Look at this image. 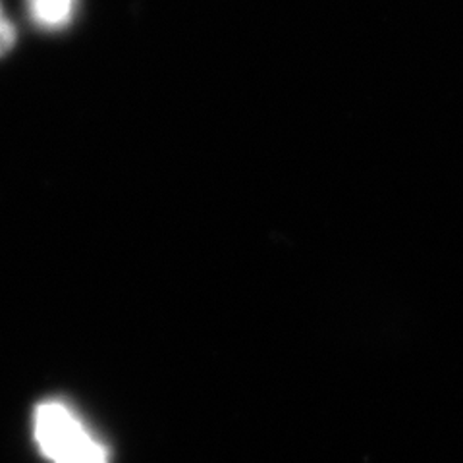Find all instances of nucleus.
<instances>
[{"mask_svg":"<svg viewBox=\"0 0 463 463\" xmlns=\"http://www.w3.org/2000/svg\"><path fill=\"white\" fill-rule=\"evenodd\" d=\"M16 43V27L12 25V22L0 14V56H5Z\"/></svg>","mask_w":463,"mask_h":463,"instance_id":"obj_3","label":"nucleus"},{"mask_svg":"<svg viewBox=\"0 0 463 463\" xmlns=\"http://www.w3.org/2000/svg\"><path fill=\"white\" fill-rule=\"evenodd\" d=\"M37 439L56 463H107V454L64 405L45 403L37 411Z\"/></svg>","mask_w":463,"mask_h":463,"instance_id":"obj_1","label":"nucleus"},{"mask_svg":"<svg viewBox=\"0 0 463 463\" xmlns=\"http://www.w3.org/2000/svg\"><path fill=\"white\" fill-rule=\"evenodd\" d=\"M76 0H29L33 20L45 29H61L74 14Z\"/></svg>","mask_w":463,"mask_h":463,"instance_id":"obj_2","label":"nucleus"},{"mask_svg":"<svg viewBox=\"0 0 463 463\" xmlns=\"http://www.w3.org/2000/svg\"><path fill=\"white\" fill-rule=\"evenodd\" d=\"M0 14H3V10H0Z\"/></svg>","mask_w":463,"mask_h":463,"instance_id":"obj_4","label":"nucleus"}]
</instances>
